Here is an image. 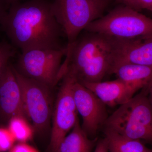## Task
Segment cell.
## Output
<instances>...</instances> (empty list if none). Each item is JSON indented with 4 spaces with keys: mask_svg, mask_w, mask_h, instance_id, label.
Returning <instances> with one entry per match:
<instances>
[{
    "mask_svg": "<svg viewBox=\"0 0 152 152\" xmlns=\"http://www.w3.org/2000/svg\"><path fill=\"white\" fill-rule=\"evenodd\" d=\"M118 1H120V2L123 3V1H124V0H118Z\"/></svg>",
    "mask_w": 152,
    "mask_h": 152,
    "instance_id": "484cf974",
    "label": "cell"
},
{
    "mask_svg": "<svg viewBox=\"0 0 152 152\" xmlns=\"http://www.w3.org/2000/svg\"><path fill=\"white\" fill-rule=\"evenodd\" d=\"M72 93L77 111L83 119L82 127L90 138H95L108 118L106 105L75 78Z\"/></svg>",
    "mask_w": 152,
    "mask_h": 152,
    "instance_id": "9c48e42d",
    "label": "cell"
},
{
    "mask_svg": "<svg viewBox=\"0 0 152 152\" xmlns=\"http://www.w3.org/2000/svg\"><path fill=\"white\" fill-rule=\"evenodd\" d=\"M144 152H152V148H149L148 150H147V151Z\"/></svg>",
    "mask_w": 152,
    "mask_h": 152,
    "instance_id": "d4e9b609",
    "label": "cell"
},
{
    "mask_svg": "<svg viewBox=\"0 0 152 152\" xmlns=\"http://www.w3.org/2000/svg\"><path fill=\"white\" fill-rule=\"evenodd\" d=\"M75 78L70 74L63 77L52 113L50 140L48 152H55L63 139L72 129L77 121L78 113L72 93Z\"/></svg>",
    "mask_w": 152,
    "mask_h": 152,
    "instance_id": "ba28073f",
    "label": "cell"
},
{
    "mask_svg": "<svg viewBox=\"0 0 152 152\" xmlns=\"http://www.w3.org/2000/svg\"><path fill=\"white\" fill-rule=\"evenodd\" d=\"M10 6L6 0H0V26Z\"/></svg>",
    "mask_w": 152,
    "mask_h": 152,
    "instance_id": "7402d4cb",
    "label": "cell"
},
{
    "mask_svg": "<svg viewBox=\"0 0 152 152\" xmlns=\"http://www.w3.org/2000/svg\"><path fill=\"white\" fill-rule=\"evenodd\" d=\"M85 30L115 39H133L152 34V19L125 6L95 20Z\"/></svg>",
    "mask_w": 152,
    "mask_h": 152,
    "instance_id": "277c9868",
    "label": "cell"
},
{
    "mask_svg": "<svg viewBox=\"0 0 152 152\" xmlns=\"http://www.w3.org/2000/svg\"><path fill=\"white\" fill-rule=\"evenodd\" d=\"M98 140L87 135L78 119L72 132L63 139L55 152H92Z\"/></svg>",
    "mask_w": 152,
    "mask_h": 152,
    "instance_id": "5bb4252c",
    "label": "cell"
},
{
    "mask_svg": "<svg viewBox=\"0 0 152 152\" xmlns=\"http://www.w3.org/2000/svg\"><path fill=\"white\" fill-rule=\"evenodd\" d=\"M9 152H39L34 147L26 143H20L15 145Z\"/></svg>",
    "mask_w": 152,
    "mask_h": 152,
    "instance_id": "ffe728a7",
    "label": "cell"
},
{
    "mask_svg": "<svg viewBox=\"0 0 152 152\" xmlns=\"http://www.w3.org/2000/svg\"><path fill=\"white\" fill-rule=\"evenodd\" d=\"M6 1L8 3V4L10 5L11 4H13V3L20 1V0H6Z\"/></svg>",
    "mask_w": 152,
    "mask_h": 152,
    "instance_id": "cb8c5ba5",
    "label": "cell"
},
{
    "mask_svg": "<svg viewBox=\"0 0 152 152\" xmlns=\"http://www.w3.org/2000/svg\"><path fill=\"white\" fill-rule=\"evenodd\" d=\"M14 68L21 89L27 118L31 122L35 132L45 134L49 130L53 113L51 88L23 75Z\"/></svg>",
    "mask_w": 152,
    "mask_h": 152,
    "instance_id": "8992f818",
    "label": "cell"
},
{
    "mask_svg": "<svg viewBox=\"0 0 152 152\" xmlns=\"http://www.w3.org/2000/svg\"><path fill=\"white\" fill-rule=\"evenodd\" d=\"M127 83L136 91L148 87L152 81V66L124 64L114 67L110 74Z\"/></svg>",
    "mask_w": 152,
    "mask_h": 152,
    "instance_id": "4fadbf2b",
    "label": "cell"
},
{
    "mask_svg": "<svg viewBox=\"0 0 152 152\" xmlns=\"http://www.w3.org/2000/svg\"><path fill=\"white\" fill-rule=\"evenodd\" d=\"M1 26L12 45L22 52L36 49L62 48V30L51 3L44 0L20 1L10 5Z\"/></svg>",
    "mask_w": 152,
    "mask_h": 152,
    "instance_id": "6da1fadb",
    "label": "cell"
},
{
    "mask_svg": "<svg viewBox=\"0 0 152 152\" xmlns=\"http://www.w3.org/2000/svg\"><path fill=\"white\" fill-rule=\"evenodd\" d=\"M66 48L61 75L70 74L80 83H96L110 74L113 59L112 37L90 33Z\"/></svg>",
    "mask_w": 152,
    "mask_h": 152,
    "instance_id": "7a4b0ae2",
    "label": "cell"
},
{
    "mask_svg": "<svg viewBox=\"0 0 152 152\" xmlns=\"http://www.w3.org/2000/svg\"><path fill=\"white\" fill-rule=\"evenodd\" d=\"M66 47L59 49H36L22 52L15 69L23 75L53 88L58 83V75Z\"/></svg>",
    "mask_w": 152,
    "mask_h": 152,
    "instance_id": "52a82bcc",
    "label": "cell"
},
{
    "mask_svg": "<svg viewBox=\"0 0 152 152\" xmlns=\"http://www.w3.org/2000/svg\"><path fill=\"white\" fill-rule=\"evenodd\" d=\"M110 152H144L149 148L142 141L133 140L118 133L104 129Z\"/></svg>",
    "mask_w": 152,
    "mask_h": 152,
    "instance_id": "9a60e30c",
    "label": "cell"
},
{
    "mask_svg": "<svg viewBox=\"0 0 152 152\" xmlns=\"http://www.w3.org/2000/svg\"><path fill=\"white\" fill-rule=\"evenodd\" d=\"M94 152H110L107 142L105 138L98 140Z\"/></svg>",
    "mask_w": 152,
    "mask_h": 152,
    "instance_id": "44dd1931",
    "label": "cell"
},
{
    "mask_svg": "<svg viewBox=\"0 0 152 152\" xmlns=\"http://www.w3.org/2000/svg\"><path fill=\"white\" fill-rule=\"evenodd\" d=\"M148 90V97L152 108V81L147 87Z\"/></svg>",
    "mask_w": 152,
    "mask_h": 152,
    "instance_id": "603a6c76",
    "label": "cell"
},
{
    "mask_svg": "<svg viewBox=\"0 0 152 152\" xmlns=\"http://www.w3.org/2000/svg\"><path fill=\"white\" fill-rule=\"evenodd\" d=\"M18 115L27 118L21 89L14 66L9 63L0 75V120L8 123L11 118Z\"/></svg>",
    "mask_w": 152,
    "mask_h": 152,
    "instance_id": "8fae6325",
    "label": "cell"
},
{
    "mask_svg": "<svg viewBox=\"0 0 152 152\" xmlns=\"http://www.w3.org/2000/svg\"><path fill=\"white\" fill-rule=\"evenodd\" d=\"M108 1L105 0H54L52 10L67 39L73 45L82 30L101 18Z\"/></svg>",
    "mask_w": 152,
    "mask_h": 152,
    "instance_id": "5b68a950",
    "label": "cell"
},
{
    "mask_svg": "<svg viewBox=\"0 0 152 152\" xmlns=\"http://www.w3.org/2000/svg\"><path fill=\"white\" fill-rule=\"evenodd\" d=\"M80 83L94 93L106 106L111 107L125 104L137 92L129 85L118 78L110 81Z\"/></svg>",
    "mask_w": 152,
    "mask_h": 152,
    "instance_id": "7c38bea8",
    "label": "cell"
},
{
    "mask_svg": "<svg viewBox=\"0 0 152 152\" xmlns=\"http://www.w3.org/2000/svg\"><path fill=\"white\" fill-rule=\"evenodd\" d=\"M103 128L129 138L152 143V108L147 87L120 106L108 117Z\"/></svg>",
    "mask_w": 152,
    "mask_h": 152,
    "instance_id": "3957f363",
    "label": "cell"
},
{
    "mask_svg": "<svg viewBox=\"0 0 152 152\" xmlns=\"http://www.w3.org/2000/svg\"><path fill=\"white\" fill-rule=\"evenodd\" d=\"M113 39L110 71L114 67L124 64L152 66V34L133 39Z\"/></svg>",
    "mask_w": 152,
    "mask_h": 152,
    "instance_id": "30bf717a",
    "label": "cell"
},
{
    "mask_svg": "<svg viewBox=\"0 0 152 152\" xmlns=\"http://www.w3.org/2000/svg\"><path fill=\"white\" fill-rule=\"evenodd\" d=\"M123 3L136 11L146 10L152 11V0H124Z\"/></svg>",
    "mask_w": 152,
    "mask_h": 152,
    "instance_id": "d6986e66",
    "label": "cell"
},
{
    "mask_svg": "<svg viewBox=\"0 0 152 152\" xmlns=\"http://www.w3.org/2000/svg\"><path fill=\"white\" fill-rule=\"evenodd\" d=\"M8 124V129L17 141L26 143L32 139L34 130L26 117L21 115L12 117Z\"/></svg>",
    "mask_w": 152,
    "mask_h": 152,
    "instance_id": "2e32d148",
    "label": "cell"
},
{
    "mask_svg": "<svg viewBox=\"0 0 152 152\" xmlns=\"http://www.w3.org/2000/svg\"><path fill=\"white\" fill-rule=\"evenodd\" d=\"M15 54V51L12 45L5 41L0 42V75Z\"/></svg>",
    "mask_w": 152,
    "mask_h": 152,
    "instance_id": "e0dca14e",
    "label": "cell"
},
{
    "mask_svg": "<svg viewBox=\"0 0 152 152\" xmlns=\"http://www.w3.org/2000/svg\"><path fill=\"white\" fill-rule=\"evenodd\" d=\"M16 141L8 128L0 127V152L9 151Z\"/></svg>",
    "mask_w": 152,
    "mask_h": 152,
    "instance_id": "ac0fdd59",
    "label": "cell"
}]
</instances>
